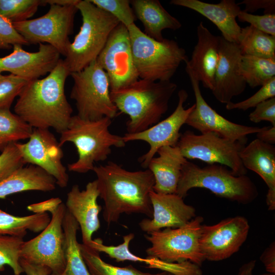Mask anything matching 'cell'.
<instances>
[{
    "instance_id": "6da1fadb",
    "label": "cell",
    "mask_w": 275,
    "mask_h": 275,
    "mask_svg": "<svg viewBox=\"0 0 275 275\" xmlns=\"http://www.w3.org/2000/svg\"><path fill=\"white\" fill-rule=\"evenodd\" d=\"M70 72L59 61L44 78L29 80L18 95L15 114L33 128H53L61 133L66 129L73 112L65 94V84Z\"/></svg>"
},
{
    "instance_id": "7a4b0ae2",
    "label": "cell",
    "mask_w": 275,
    "mask_h": 275,
    "mask_svg": "<svg viewBox=\"0 0 275 275\" xmlns=\"http://www.w3.org/2000/svg\"><path fill=\"white\" fill-rule=\"evenodd\" d=\"M99 197L104 202L103 218L109 225L117 222L121 214L142 213L152 218L150 193L154 178L152 172L129 171L113 161L95 166Z\"/></svg>"
},
{
    "instance_id": "3957f363",
    "label": "cell",
    "mask_w": 275,
    "mask_h": 275,
    "mask_svg": "<svg viewBox=\"0 0 275 275\" xmlns=\"http://www.w3.org/2000/svg\"><path fill=\"white\" fill-rule=\"evenodd\" d=\"M177 88L169 81L139 79L130 85L111 91L112 102L118 111L129 116L128 133L142 132L159 122L168 111L169 102Z\"/></svg>"
},
{
    "instance_id": "277c9868",
    "label": "cell",
    "mask_w": 275,
    "mask_h": 275,
    "mask_svg": "<svg viewBox=\"0 0 275 275\" xmlns=\"http://www.w3.org/2000/svg\"><path fill=\"white\" fill-rule=\"evenodd\" d=\"M112 119L107 117L88 120L77 115L72 116L66 129L61 133L59 142L61 147L66 142H71L77 149L78 159L68 165L69 171L86 173L92 171L95 162L107 159L112 147L125 146L122 136L109 131Z\"/></svg>"
},
{
    "instance_id": "5b68a950",
    "label": "cell",
    "mask_w": 275,
    "mask_h": 275,
    "mask_svg": "<svg viewBox=\"0 0 275 275\" xmlns=\"http://www.w3.org/2000/svg\"><path fill=\"white\" fill-rule=\"evenodd\" d=\"M193 188H206L218 197L244 204L258 195L256 186L245 175L237 176L221 164L201 168L186 160L182 167L176 194L184 198Z\"/></svg>"
},
{
    "instance_id": "8992f818",
    "label": "cell",
    "mask_w": 275,
    "mask_h": 275,
    "mask_svg": "<svg viewBox=\"0 0 275 275\" xmlns=\"http://www.w3.org/2000/svg\"><path fill=\"white\" fill-rule=\"evenodd\" d=\"M76 7L82 16V24L73 42L67 44L64 60L70 73L82 70L97 59L111 33L120 23L89 0H79Z\"/></svg>"
},
{
    "instance_id": "52a82bcc",
    "label": "cell",
    "mask_w": 275,
    "mask_h": 275,
    "mask_svg": "<svg viewBox=\"0 0 275 275\" xmlns=\"http://www.w3.org/2000/svg\"><path fill=\"white\" fill-rule=\"evenodd\" d=\"M127 29L140 78L154 81L171 80L180 64L188 60L185 50L174 40H156L135 23Z\"/></svg>"
},
{
    "instance_id": "ba28073f",
    "label": "cell",
    "mask_w": 275,
    "mask_h": 275,
    "mask_svg": "<svg viewBox=\"0 0 275 275\" xmlns=\"http://www.w3.org/2000/svg\"><path fill=\"white\" fill-rule=\"evenodd\" d=\"M73 85L70 98L75 101L77 115L88 120L113 119L118 109L110 96L107 75L96 60L82 70L70 73Z\"/></svg>"
},
{
    "instance_id": "9c48e42d",
    "label": "cell",
    "mask_w": 275,
    "mask_h": 275,
    "mask_svg": "<svg viewBox=\"0 0 275 275\" xmlns=\"http://www.w3.org/2000/svg\"><path fill=\"white\" fill-rule=\"evenodd\" d=\"M202 216H198L185 225L165 228L145 235L151 243L146 250L148 257L169 262L190 261L201 266L205 260L199 244Z\"/></svg>"
},
{
    "instance_id": "30bf717a",
    "label": "cell",
    "mask_w": 275,
    "mask_h": 275,
    "mask_svg": "<svg viewBox=\"0 0 275 275\" xmlns=\"http://www.w3.org/2000/svg\"><path fill=\"white\" fill-rule=\"evenodd\" d=\"M245 144L224 138L213 132L196 134L190 130L181 134L177 146L187 159H197L209 164L218 163L229 167L237 176L247 170L239 156Z\"/></svg>"
},
{
    "instance_id": "8fae6325",
    "label": "cell",
    "mask_w": 275,
    "mask_h": 275,
    "mask_svg": "<svg viewBox=\"0 0 275 275\" xmlns=\"http://www.w3.org/2000/svg\"><path fill=\"white\" fill-rule=\"evenodd\" d=\"M77 4L51 5L48 11L40 17L12 23L29 44L47 43L65 56L78 11Z\"/></svg>"
},
{
    "instance_id": "7c38bea8",
    "label": "cell",
    "mask_w": 275,
    "mask_h": 275,
    "mask_svg": "<svg viewBox=\"0 0 275 275\" xmlns=\"http://www.w3.org/2000/svg\"><path fill=\"white\" fill-rule=\"evenodd\" d=\"M66 211L63 202L52 211L50 221L36 237L24 241L20 258L30 263L45 266L51 275H60L66 265L63 222Z\"/></svg>"
},
{
    "instance_id": "4fadbf2b",
    "label": "cell",
    "mask_w": 275,
    "mask_h": 275,
    "mask_svg": "<svg viewBox=\"0 0 275 275\" xmlns=\"http://www.w3.org/2000/svg\"><path fill=\"white\" fill-rule=\"evenodd\" d=\"M96 61L107 75L111 91L125 88L140 79L127 28L121 23L111 33Z\"/></svg>"
},
{
    "instance_id": "5bb4252c",
    "label": "cell",
    "mask_w": 275,
    "mask_h": 275,
    "mask_svg": "<svg viewBox=\"0 0 275 275\" xmlns=\"http://www.w3.org/2000/svg\"><path fill=\"white\" fill-rule=\"evenodd\" d=\"M185 71L189 78L194 93L195 107L188 115L185 124L201 133L213 132L223 138L246 144L247 135L262 130L258 127L238 124L219 115L205 101L200 88V81L195 73L187 67Z\"/></svg>"
},
{
    "instance_id": "9a60e30c",
    "label": "cell",
    "mask_w": 275,
    "mask_h": 275,
    "mask_svg": "<svg viewBox=\"0 0 275 275\" xmlns=\"http://www.w3.org/2000/svg\"><path fill=\"white\" fill-rule=\"evenodd\" d=\"M250 230L248 220L241 216L223 219L211 225H202L199 244L205 260L218 261L237 252L246 240Z\"/></svg>"
},
{
    "instance_id": "2e32d148",
    "label": "cell",
    "mask_w": 275,
    "mask_h": 275,
    "mask_svg": "<svg viewBox=\"0 0 275 275\" xmlns=\"http://www.w3.org/2000/svg\"><path fill=\"white\" fill-rule=\"evenodd\" d=\"M25 143L16 145L25 163L38 166L52 176L61 188L67 186L69 176L62 163L64 154L49 129L35 128Z\"/></svg>"
},
{
    "instance_id": "e0dca14e",
    "label": "cell",
    "mask_w": 275,
    "mask_h": 275,
    "mask_svg": "<svg viewBox=\"0 0 275 275\" xmlns=\"http://www.w3.org/2000/svg\"><path fill=\"white\" fill-rule=\"evenodd\" d=\"M177 105L168 117L159 121L147 129L135 133H126L122 136L124 141H142L149 145L147 152L139 158V162L143 168H147L150 160L154 157L158 150L165 146H176L180 137V130L193 108L194 104L185 109L184 104L188 98V93L184 89L178 93Z\"/></svg>"
},
{
    "instance_id": "ac0fdd59",
    "label": "cell",
    "mask_w": 275,
    "mask_h": 275,
    "mask_svg": "<svg viewBox=\"0 0 275 275\" xmlns=\"http://www.w3.org/2000/svg\"><path fill=\"white\" fill-rule=\"evenodd\" d=\"M36 52H28L22 45H13V51L0 58V74L9 72L28 80L49 73L60 60V53L49 44L40 43Z\"/></svg>"
},
{
    "instance_id": "d6986e66",
    "label": "cell",
    "mask_w": 275,
    "mask_h": 275,
    "mask_svg": "<svg viewBox=\"0 0 275 275\" xmlns=\"http://www.w3.org/2000/svg\"><path fill=\"white\" fill-rule=\"evenodd\" d=\"M242 54L238 44L220 36L219 56L211 92L221 103L227 104L242 94L246 84L239 72Z\"/></svg>"
},
{
    "instance_id": "ffe728a7",
    "label": "cell",
    "mask_w": 275,
    "mask_h": 275,
    "mask_svg": "<svg viewBox=\"0 0 275 275\" xmlns=\"http://www.w3.org/2000/svg\"><path fill=\"white\" fill-rule=\"evenodd\" d=\"M149 196L152 217L143 219L139 224L147 234L163 228L180 227L196 216L195 208L185 204L176 194H160L152 190Z\"/></svg>"
},
{
    "instance_id": "44dd1931",
    "label": "cell",
    "mask_w": 275,
    "mask_h": 275,
    "mask_svg": "<svg viewBox=\"0 0 275 275\" xmlns=\"http://www.w3.org/2000/svg\"><path fill=\"white\" fill-rule=\"evenodd\" d=\"M99 197L96 180L88 182L82 190L78 185H74L67 195L66 209L78 223L82 244L86 245L90 244L93 234L100 227L98 215L102 207L97 202Z\"/></svg>"
},
{
    "instance_id": "7402d4cb",
    "label": "cell",
    "mask_w": 275,
    "mask_h": 275,
    "mask_svg": "<svg viewBox=\"0 0 275 275\" xmlns=\"http://www.w3.org/2000/svg\"><path fill=\"white\" fill-rule=\"evenodd\" d=\"M170 4L194 10L214 23L226 40L237 44L241 28L236 18L241 11L234 0L211 4L199 0H172Z\"/></svg>"
},
{
    "instance_id": "603a6c76",
    "label": "cell",
    "mask_w": 275,
    "mask_h": 275,
    "mask_svg": "<svg viewBox=\"0 0 275 275\" xmlns=\"http://www.w3.org/2000/svg\"><path fill=\"white\" fill-rule=\"evenodd\" d=\"M198 41L190 60L185 62L203 87L212 91L218 61L220 36L213 35L201 21L197 28Z\"/></svg>"
},
{
    "instance_id": "cb8c5ba5",
    "label": "cell",
    "mask_w": 275,
    "mask_h": 275,
    "mask_svg": "<svg viewBox=\"0 0 275 275\" xmlns=\"http://www.w3.org/2000/svg\"><path fill=\"white\" fill-rule=\"evenodd\" d=\"M239 156L244 168L258 174L266 183V202L275 209V147L256 139L241 150Z\"/></svg>"
},
{
    "instance_id": "d4e9b609",
    "label": "cell",
    "mask_w": 275,
    "mask_h": 275,
    "mask_svg": "<svg viewBox=\"0 0 275 275\" xmlns=\"http://www.w3.org/2000/svg\"><path fill=\"white\" fill-rule=\"evenodd\" d=\"M148 166L154 178L153 190L160 194H176L183 164L187 160L176 146L159 148Z\"/></svg>"
},
{
    "instance_id": "484cf974",
    "label": "cell",
    "mask_w": 275,
    "mask_h": 275,
    "mask_svg": "<svg viewBox=\"0 0 275 275\" xmlns=\"http://www.w3.org/2000/svg\"><path fill=\"white\" fill-rule=\"evenodd\" d=\"M130 4L136 18L143 24L144 33L157 41L164 38L165 29L177 30L182 24L170 14L158 0H131Z\"/></svg>"
},
{
    "instance_id": "4316f807",
    "label": "cell",
    "mask_w": 275,
    "mask_h": 275,
    "mask_svg": "<svg viewBox=\"0 0 275 275\" xmlns=\"http://www.w3.org/2000/svg\"><path fill=\"white\" fill-rule=\"evenodd\" d=\"M56 185L54 178L40 167L23 166L0 182V199L26 191H50Z\"/></svg>"
},
{
    "instance_id": "83f0119b",
    "label": "cell",
    "mask_w": 275,
    "mask_h": 275,
    "mask_svg": "<svg viewBox=\"0 0 275 275\" xmlns=\"http://www.w3.org/2000/svg\"><path fill=\"white\" fill-rule=\"evenodd\" d=\"M134 234L129 233L123 236V242L116 246L106 245L100 238L92 240L88 245L99 253H104L109 257L115 259L117 262L129 261L144 263L149 268H155L168 273L174 274L177 270L176 262H169L161 260L156 258H146L138 256L129 250V244L134 238Z\"/></svg>"
},
{
    "instance_id": "f1b7e54d",
    "label": "cell",
    "mask_w": 275,
    "mask_h": 275,
    "mask_svg": "<svg viewBox=\"0 0 275 275\" xmlns=\"http://www.w3.org/2000/svg\"><path fill=\"white\" fill-rule=\"evenodd\" d=\"M66 265L60 275H91L81 255L77 240L79 225L67 210L63 222Z\"/></svg>"
},
{
    "instance_id": "f546056e",
    "label": "cell",
    "mask_w": 275,
    "mask_h": 275,
    "mask_svg": "<svg viewBox=\"0 0 275 275\" xmlns=\"http://www.w3.org/2000/svg\"><path fill=\"white\" fill-rule=\"evenodd\" d=\"M50 218L47 213L19 216L0 209V235L24 237L28 231L38 233L48 225Z\"/></svg>"
},
{
    "instance_id": "4dcf8cb0",
    "label": "cell",
    "mask_w": 275,
    "mask_h": 275,
    "mask_svg": "<svg viewBox=\"0 0 275 275\" xmlns=\"http://www.w3.org/2000/svg\"><path fill=\"white\" fill-rule=\"evenodd\" d=\"M237 44L242 55L275 59V37L251 25L241 28Z\"/></svg>"
},
{
    "instance_id": "1f68e13d",
    "label": "cell",
    "mask_w": 275,
    "mask_h": 275,
    "mask_svg": "<svg viewBox=\"0 0 275 275\" xmlns=\"http://www.w3.org/2000/svg\"><path fill=\"white\" fill-rule=\"evenodd\" d=\"M239 72L246 85L261 87L275 77V59L242 55Z\"/></svg>"
},
{
    "instance_id": "d6a6232c",
    "label": "cell",
    "mask_w": 275,
    "mask_h": 275,
    "mask_svg": "<svg viewBox=\"0 0 275 275\" xmlns=\"http://www.w3.org/2000/svg\"><path fill=\"white\" fill-rule=\"evenodd\" d=\"M81 255L91 275H168V272L152 273L140 271L132 266H114L104 261L99 253L88 245L79 243Z\"/></svg>"
},
{
    "instance_id": "836d02e7",
    "label": "cell",
    "mask_w": 275,
    "mask_h": 275,
    "mask_svg": "<svg viewBox=\"0 0 275 275\" xmlns=\"http://www.w3.org/2000/svg\"><path fill=\"white\" fill-rule=\"evenodd\" d=\"M33 129L10 109H0V150L10 143L29 139Z\"/></svg>"
},
{
    "instance_id": "e575fe53",
    "label": "cell",
    "mask_w": 275,
    "mask_h": 275,
    "mask_svg": "<svg viewBox=\"0 0 275 275\" xmlns=\"http://www.w3.org/2000/svg\"><path fill=\"white\" fill-rule=\"evenodd\" d=\"M21 237L0 235V271L9 266L14 275H20L24 270L20 264V252L24 243Z\"/></svg>"
},
{
    "instance_id": "d590c367",
    "label": "cell",
    "mask_w": 275,
    "mask_h": 275,
    "mask_svg": "<svg viewBox=\"0 0 275 275\" xmlns=\"http://www.w3.org/2000/svg\"><path fill=\"white\" fill-rule=\"evenodd\" d=\"M42 6L40 0H0V15L12 23L29 20Z\"/></svg>"
},
{
    "instance_id": "8d00e7d4",
    "label": "cell",
    "mask_w": 275,
    "mask_h": 275,
    "mask_svg": "<svg viewBox=\"0 0 275 275\" xmlns=\"http://www.w3.org/2000/svg\"><path fill=\"white\" fill-rule=\"evenodd\" d=\"M99 8L106 11L127 28L134 23L136 17L129 0H89Z\"/></svg>"
},
{
    "instance_id": "74e56055",
    "label": "cell",
    "mask_w": 275,
    "mask_h": 275,
    "mask_svg": "<svg viewBox=\"0 0 275 275\" xmlns=\"http://www.w3.org/2000/svg\"><path fill=\"white\" fill-rule=\"evenodd\" d=\"M28 81L12 74H0V109H10L14 99Z\"/></svg>"
},
{
    "instance_id": "f35d334b",
    "label": "cell",
    "mask_w": 275,
    "mask_h": 275,
    "mask_svg": "<svg viewBox=\"0 0 275 275\" xmlns=\"http://www.w3.org/2000/svg\"><path fill=\"white\" fill-rule=\"evenodd\" d=\"M16 143L8 144L0 154V182L26 164Z\"/></svg>"
},
{
    "instance_id": "ab89813d",
    "label": "cell",
    "mask_w": 275,
    "mask_h": 275,
    "mask_svg": "<svg viewBox=\"0 0 275 275\" xmlns=\"http://www.w3.org/2000/svg\"><path fill=\"white\" fill-rule=\"evenodd\" d=\"M273 97H275V77L261 86L256 93L249 98L237 103L231 101L226 104V108L228 110L246 111Z\"/></svg>"
},
{
    "instance_id": "60d3db41",
    "label": "cell",
    "mask_w": 275,
    "mask_h": 275,
    "mask_svg": "<svg viewBox=\"0 0 275 275\" xmlns=\"http://www.w3.org/2000/svg\"><path fill=\"white\" fill-rule=\"evenodd\" d=\"M237 18L240 21L248 22L254 28L275 37V14L259 15L241 10Z\"/></svg>"
},
{
    "instance_id": "b9f144b4",
    "label": "cell",
    "mask_w": 275,
    "mask_h": 275,
    "mask_svg": "<svg viewBox=\"0 0 275 275\" xmlns=\"http://www.w3.org/2000/svg\"><path fill=\"white\" fill-rule=\"evenodd\" d=\"M15 44H29L17 31L13 23L0 15V48L9 49Z\"/></svg>"
},
{
    "instance_id": "7bdbcfd3",
    "label": "cell",
    "mask_w": 275,
    "mask_h": 275,
    "mask_svg": "<svg viewBox=\"0 0 275 275\" xmlns=\"http://www.w3.org/2000/svg\"><path fill=\"white\" fill-rule=\"evenodd\" d=\"M250 120L257 123L262 121L269 122L275 126V97L258 104L249 116Z\"/></svg>"
},
{
    "instance_id": "ee69618b",
    "label": "cell",
    "mask_w": 275,
    "mask_h": 275,
    "mask_svg": "<svg viewBox=\"0 0 275 275\" xmlns=\"http://www.w3.org/2000/svg\"><path fill=\"white\" fill-rule=\"evenodd\" d=\"M237 4L239 6L244 5L245 9L243 11L248 13L263 9L264 14H274V0H244Z\"/></svg>"
},
{
    "instance_id": "f6af8a7d",
    "label": "cell",
    "mask_w": 275,
    "mask_h": 275,
    "mask_svg": "<svg viewBox=\"0 0 275 275\" xmlns=\"http://www.w3.org/2000/svg\"><path fill=\"white\" fill-rule=\"evenodd\" d=\"M62 203L60 198H53L41 202L32 204L29 205L27 208L34 213H43L48 212L50 213Z\"/></svg>"
},
{
    "instance_id": "bcb514c9",
    "label": "cell",
    "mask_w": 275,
    "mask_h": 275,
    "mask_svg": "<svg viewBox=\"0 0 275 275\" xmlns=\"http://www.w3.org/2000/svg\"><path fill=\"white\" fill-rule=\"evenodd\" d=\"M260 260L268 273L275 274V244L272 242L260 256Z\"/></svg>"
},
{
    "instance_id": "7dc6e473",
    "label": "cell",
    "mask_w": 275,
    "mask_h": 275,
    "mask_svg": "<svg viewBox=\"0 0 275 275\" xmlns=\"http://www.w3.org/2000/svg\"><path fill=\"white\" fill-rule=\"evenodd\" d=\"M20 264L26 275H51V271L45 266L36 265L20 259Z\"/></svg>"
},
{
    "instance_id": "c3c4849f",
    "label": "cell",
    "mask_w": 275,
    "mask_h": 275,
    "mask_svg": "<svg viewBox=\"0 0 275 275\" xmlns=\"http://www.w3.org/2000/svg\"><path fill=\"white\" fill-rule=\"evenodd\" d=\"M256 134L257 139L264 143L271 145L275 143V126L264 127L262 130Z\"/></svg>"
},
{
    "instance_id": "681fc988",
    "label": "cell",
    "mask_w": 275,
    "mask_h": 275,
    "mask_svg": "<svg viewBox=\"0 0 275 275\" xmlns=\"http://www.w3.org/2000/svg\"><path fill=\"white\" fill-rule=\"evenodd\" d=\"M255 264V260H251L244 264L240 268L237 275H253Z\"/></svg>"
},
{
    "instance_id": "f907efd6",
    "label": "cell",
    "mask_w": 275,
    "mask_h": 275,
    "mask_svg": "<svg viewBox=\"0 0 275 275\" xmlns=\"http://www.w3.org/2000/svg\"><path fill=\"white\" fill-rule=\"evenodd\" d=\"M79 0H42V6H45L47 4L58 5H68L77 4Z\"/></svg>"
},
{
    "instance_id": "816d5d0a",
    "label": "cell",
    "mask_w": 275,
    "mask_h": 275,
    "mask_svg": "<svg viewBox=\"0 0 275 275\" xmlns=\"http://www.w3.org/2000/svg\"><path fill=\"white\" fill-rule=\"evenodd\" d=\"M261 275H275V274L270 273H263Z\"/></svg>"
},
{
    "instance_id": "f5cc1de1",
    "label": "cell",
    "mask_w": 275,
    "mask_h": 275,
    "mask_svg": "<svg viewBox=\"0 0 275 275\" xmlns=\"http://www.w3.org/2000/svg\"><path fill=\"white\" fill-rule=\"evenodd\" d=\"M168 275H174V274H173L172 273H168Z\"/></svg>"
}]
</instances>
